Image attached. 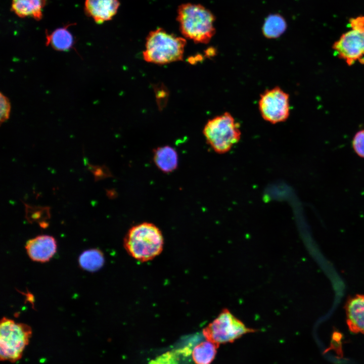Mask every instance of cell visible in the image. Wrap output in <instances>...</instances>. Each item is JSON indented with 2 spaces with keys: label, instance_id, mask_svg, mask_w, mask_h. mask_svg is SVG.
<instances>
[{
  "label": "cell",
  "instance_id": "ba28073f",
  "mask_svg": "<svg viewBox=\"0 0 364 364\" xmlns=\"http://www.w3.org/2000/svg\"><path fill=\"white\" fill-rule=\"evenodd\" d=\"M332 48L348 65L357 61L364 63V30L351 28L334 42Z\"/></svg>",
  "mask_w": 364,
  "mask_h": 364
},
{
  "label": "cell",
  "instance_id": "8992f818",
  "mask_svg": "<svg viewBox=\"0 0 364 364\" xmlns=\"http://www.w3.org/2000/svg\"><path fill=\"white\" fill-rule=\"evenodd\" d=\"M255 331L247 328L229 310L224 309L203 329V334L207 341L218 347L221 344L233 342L243 335Z\"/></svg>",
  "mask_w": 364,
  "mask_h": 364
},
{
  "label": "cell",
  "instance_id": "9a60e30c",
  "mask_svg": "<svg viewBox=\"0 0 364 364\" xmlns=\"http://www.w3.org/2000/svg\"><path fill=\"white\" fill-rule=\"evenodd\" d=\"M284 18L279 14H270L265 19L262 26L263 35L270 39L280 37L287 29Z\"/></svg>",
  "mask_w": 364,
  "mask_h": 364
},
{
  "label": "cell",
  "instance_id": "ffe728a7",
  "mask_svg": "<svg viewBox=\"0 0 364 364\" xmlns=\"http://www.w3.org/2000/svg\"><path fill=\"white\" fill-rule=\"evenodd\" d=\"M349 25L351 28L364 30V16H358L350 19Z\"/></svg>",
  "mask_w": 364,
  "mask_h": 364
},
{
  "label": "cell",
  "instance_id": "3957f363",
  "mask_svg": "<svg viewBox=\"0 0 364 364\" xmlns=\"http://www.w3.org/2000/svg\"><path fill=\"white\" fill-rule=\"evenodd\" d=\"M186 39L157 28L146 37L144 59L148 62L163 65L183 59Z\"/></svg>",
  "mask_w": 364,
  "mask_h": 364
},
{
  "label": "cell",
  "instance_id": "4fadbf2b",
  "mask_svg": "<svg viewBox=\"0 0 364 364\" xmlns=\"http://www.w3.org/2000/svg\"><path fill=\"white\" fill-rule=\"evenodd\" d=\"M46 4V0H12L11 11L19 17H30L39 21Z\"/></svg>",
  "mask_w": 364,
  "mask_h": 364
},
{
  "label": "cell",
  "instance_id": "ac0fdd59",
  "mask_svg": "<svg viewBox=\"0 0 364 364\" xmlns=\"http://www.w3.org/2000/svg\"><path fill=\"white\" fill-rule=\"evenodd\" d=\"M352 145L355 153L359 157L364 158V129L355 133L352 141Z\"/></svg>",
  "mask_w": 364,
  "mask_h": 364
},
{
  "label": "cell",
  "instance_id": "52a82bcc",
  "mask_svg": "<svg viewBox=\"0 0 364 364\" xmlns=\"http://www.w3.org/2000/svg\"><path fill=\"white\" fill-rule=\"evenodd\" d=\"M258 106L265 121L272 124L284 122L290 115L289 95L279 86L266 89L260 95Z\"/></svg>",
  "mask_w": 364,
  "mask_h": 364
},
{
  "label": "cell",
  "instance_id": "2e32d148",
  "mask_svg": "<svg viewBox=\"0 0 364 364\" xmlns=\"http://www.w3.org/2000/svg\"><path fill=\"white\" fill-rule=\"evenodd\" d=\"M104 254L98 249H90L81 253L78 258L80 266L84 270L94 272L100 269L104 263Z\"/></svg>",
  "mask_w": 364,
  "mask_h": 364
},
{
  "label": "cell",
  "instance_id": "277c9868",
  "mask_svg": "<svg viewBox=\"0 0 364 364\" xmlns=\"http://www.w3.org/2000/svg\"><path fill=\"white\" fill-rule=\"evenodd\" d=\"M203 133L207 143L219 154L229 151L238 143L241 135L239 124L229 112L209 120Z\"/></svg>",
  "mask_w": 364,
  "mask_h": 364
},
{
  "label": "cell",
  "instance_id": "5b68a950",
  "mask_svg": "<svg viewBox=\"0 0 364 364\" xmlns=\"http://www.w3.org/2000/svg\"><path fill=\"white\" fill-rule=\"evenodd\" d=\"M31 334L28 325L3 317L0 323L1 359L11 362L20 359Z\"/></svg>",
  "mask_w": 364,
  "mask_h": 364
},
{
  "label": "cell",
  "instance_id": "d6986e66",
  "mask_svg": "<svg viewBox=\"0 0 364 364\" xmlns=\"http://www.w3.org/2000/svg\"><path fill=\"white\" fill-rule=\"evenodd\" d=\"M0 121L2 124L9 118L11 104L8 98L1 93L0 97Z\"/></svg>",
  "mask_w": 364,
  "mask_h": 364
},
{
  "label": "cell",
  "instance_id": "6da1fadb",
  "mask_svg": "<svg viewBox=\"0 0 364 364\" xmlns=\"http://www.w3.org/2000/svg\"><path fill=\"white\" fill-rule=\"evenodd\" d=\"M123 245L132 258L146 262L161 253L164 238L161 230L156 225L144 222L129 229L124 238Z\"/></svg>",
  "mask_w": 364,
  "mask_h": 364
},
{
  "label": "cell",
  "instance_id": "9c48e42d",
  "mask_svg": "<svg viewBox=\"0 0 364 364\" xmlns=\"http://www.w3.org/2000/svg\"><path fill=\"white\" fill-rule=\"evenodd\" d=\"M55 239L49 235H39L29 240L25 249L29 258L34 261L45 262L49 261L57 251Z\"/></svg>",
  "mask_w": 364,
  "mask_h": 364
},
{
  "label": "cell",
  "instance_id": "5bb4252c",
  "mask_svg": "<svg viewBox=\"0 0 364 364\" xmlns=\"http://www.w3.org/2000/svg\"><path fill=\"white\" fill-rule=\"evenodd\" d=\"M71 24L57 28L50 34L46 33V46L58 51H67L73 48L74 39L67 28Z\"/></svg>",
  "mask_w": 364,
  "mask_h": 364
},
{
  "label": "cell",
  "instance_id": "30bf717a",
  "mask_svg": "<svg viewBox=\"0 0 364 364\" xmlns=\"http://www.w3.org/2000/svg\"><path fill=\"white\" fill-rule=\"evenodd\" d=\"M120 3L118 0H85V14L97 24L109 21L117 13Z\"/></svg>",
  "mask_w": 364,
  "mask_h": 364
},
{
  "label": "cell",
  "instance_id": "e0dca14e",
  "mask_svg": "<svg viewBox=\"0 0 364 364\" xmlns=\"http://www.w3.org/2000/svg\"><path fill=\"white\" fill-rule=\"evenodd\" d=\"M218 347L212 342L204 341L197 345L192 352L196 364H210L214 359Z\"/></svg>",
  "mask_w": 364,
  "mask_h": 364
},
{
  "label": "cell",
  "instance_id": "7c38bea8",
  "mask_svg": "<svg viewBox=\"0 0 364 364\" xmlns=\"http://www.w3.org/2000/svg\"><path fill=\"white\" fill-rule=\"evenodd\" d=\"M178 154L171 146L157 147L153 151V161L158 169L168 173L176 169L178 166Z\"/></svg>",
  "mask_w": 364,
  "mask_h": 364
},
{
  "label": "cell",
  "instance_id": "7a4b0ae2",
  "mask_svg": "<svg viewBox=\"0 0 364 364\" xmlns=\"http://www.w3.org/2000/svg\"><path fill=\"white\" fill-rule=\"evenodd\" d=\"M177 20L182 34L196 43L209 42L215 33L214 16L200 4L186 3L180 5Z\"/></svg>",
  "mask_w": 364,
  "mask_h": 364
},
{
  "label": "cell",
  "instance_id": "8fae6325",
  "mask_svg": "<svg viewBox=\"0 0 364 364\" xmlns=\"http://www.w3.org/2000/svg\"><path fill=\"white\" fill-rule=\"evenodd\" d=\"M346 323L349 330L364 334V295H356L345 305Z\"/></svg>",
  "mask_w": 364,
  "mask_h": 364
}]
</instances>
